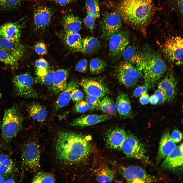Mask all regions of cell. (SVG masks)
<instances>
[{
	"instance_id": "6da1fadb",
	"label": "cell",
	"mask_w": 183,
	"mask_h": 183,
	"mask_svg": "<svg viewBox=\"0 0 183 183\" xmlns=\"http://www.w3.org/2000/svg\"><path fill=\"white\" fill-rule=\"evenodd\" d=\"M55 150L58 158L65 163L83 161L89 155L91 145L86 136L79 133L62 131L57 134Z\"/></svg>"
},
{
	"instance_id": "7a4b0ae2",
	"label": "cell",
	"mask_w": 183,
	"mask_h": 183,
	"mask_svg": "<svg viewBox=\"0 0 183 183\" xmlns=\"http://www.w3.org/2000/svg\"><path fill=\"white\" fill-rule=\"evenodd\" d=\"M118 6L119 11L124 20L134 27L145 26L152 15L151 0H121Z\"/></svg>"
},
{
	"instance_id": "3957f363",
	"label": "cell",
	"mask_w": 183,
	"mask_h": 183,
	"mask_svg": "<svg viewBox=\"0 0 183 183\" xmlns=\"http://www.w3.org/2000/svg\"><path fill=\"white\" fill-rule=\"evenodd\" d=\"M141 53V59L136 67L143 75L145 84L150 87L164 74L166 65L158 53L149 45H144Z\"/></svg>"
},
{
	"instance_id": "277c9868",
	"label": "cell",
	"mask_w": 183,
	"mask_h": 183,
	"mask_svg": "<svg viewBox=\"0 0 183 183\" xmlns=\"http://www.w3.org/2000/svg\"><path fill=\"white\" fill-rule=\"evenodd\" d=\"M23 118L19 110L15 107L6 110L2 125V135L4 140L9 142L17 134L22 126Z\"/></svg>"
},
{
	"instance_id": "5b68a950",
	"label": "cell",
	"mask_w": 183,
	"mask_h": 183,
	"mask_svg": "<svg viewBox=\"0 0 183 183\" xmlns=\"http://www.w3.org/2000/svg\"><path fill=\"white\" fill-rule=\"evenodd\" d=\"M40 153L39 146L35 142L29 141L23 146L21 151V165L26 171L35 172L40 166Z\"/></svg>"
},
{
	"instance_id": "8992f818",
	"label": "cell",
	"mask_w": 183,
	"mask_h": 183,
	"mask_svg": "<svg viewBox=\"0 0 183 183\" xmlns=\"http://www.w3.org/2000/svg\"><path fill=\"white\" fill-rule=\"evenodd\" d=\"M183 51V39L179 36H173L167 39L163 48V52L166 58L177 66L182 65Z\"/></svg>"
},
{
	"instance_id": "52a82bcc",
	"label": "cell",
	"mask_w": 183,
	"mask_h": 183,
	"mask_svg": "<svg viewBox=\"0 0 183 183\" xmlns=\"http://www.w3.org/2000/svg\"><path fill=\"white\" fill-rule=\"evenodd\" d=\"M12 82L14 90L18 96L26 98H37L38 94L33 87L34 81L33 77L27 73L15 76Z\"/></svg>"
},
{
	"instance_id": "ba28073f",
	"label": "cell",
	"mask_w": 183,
	"mask_h": 183,
	"mask_svg": "<svg viewBox=\"0 0 183 183\" xmlns=\"http://www.w3.org/2000/svg\"><path fill=\"white\" fill-rule=\"evenodd\" d=\"M121 150L128 158L142 160L147 159L146 150L144 145L132 134H127Z\"/></svg>"
},
{
	"instance_id": "9c48e42d",
	"label": "cell",
	"mask_w": 183,
	"mask_h": 183,
	"mask_svg": "<svg viewBox=\"0 0 183 183\" xmlns=\"http://www.w3.org/2000/svg\"><path fill=\"white\" fill-rule=\"evenodd\" d=\"M53 14L51 9L44 5L38 4L34 8L33 24L35 30L43 32L50 24Z\"/></svg>"
},
{
	"instance_id": "30bf717a",
	"label": "cell",
	"mask_w": 183,
	"mask_h": 183,
	"mask_svg": "<svg viewBox=\"0 0 183 183\" xmlns=\"http://www.w3.org/2000/svg\"><path fill=\"white\" fill-rule=\"evenodd\" d=\"M109 48L110 55L116 59L120 58L123 52L128 44L129 37L126 32L119 30L110 38Z\"/></svg>"
},
{
	"instance_id": "8fae6325",
	"label": "cell",
	"mask_w": 183,
	"mask_h": 183,
	"mask_svg": "<svg viewBox=\"0 0 183 183\" xmlns=\"http://www.w3.org/2000/svg\"><path fill=\"white\" fill-rule=\"evenodd\" d=\"M121 25V18L118 13L115 12L106 13L101 23V29L103 36L109 40L111 36L120 30Z\"/></svg>"
},
{
	"instance_id": "7c38bea8",
	"label": "cell",
	"mask_w": 183,
	"mask_h": 183,
	"mask_svg": "<svg viewBox=\"0 0 183 183\" xmlns=\"http://www.w3.org/2000/svg\"><path fill=\"white\" fill-rule=\"evenodd\" d=\"M123 175L129 183H149L153 182V178L142 168L131 165L124 168Z\"/></svg>"
},
{
	"instance_id": "4fadbf2b",
	"label": "cell",
	"mask_w": 183,
	"mask_h": 183,
	"mask_svg": "<svg viewBox=\"0 0 183 183\" xmlns=\"http://www.w3.org/2000/svg\"><path fill=\"white\" fill-rule=\"evenodd\" d=\"M87 95L102 98L108 93V88L103 83L97 80L85 78L80 83Z\"/></svg>"
},
{
	"instance_id": "5bb4252c",
	"label": "cell",
	"mask_w": 183,
	"mask_h": 183,
	"mask_svg": "<svg viewBox=\"0 0 183 183\" xmlns=\"http://www.w3.org/2000/svg\"><path fill=\"white\" fill-rule=\"evenodd\" d=\"M183 143L176 146L165 159L161 164L163 169L175 170L183 166Z\"/></svg>"
},
{
	"instance_id": "9a60e30c",
	"label": "cell",
	"mask_w": 183,
	"mask_h": 183,
	"mask_svg": "<svg viewBox=\"0 0 183 183\" xmlns=\"http://www.w3.org/2000/svg\"><path fill=\"white\" fill-rule=\"evenodd\" d=\"M127 133L123 129L116 127L109 130L106 135V144L110 148L121 150V145L125 140Z\"/></svg>"
},
{
	"instance_id": "2e32d148",
	"label": "cell",
	"mask_w": 183,
	"mask_h": 183,
	"mask_svg": "<svg viewBox=\"0 0 183 183\" xmlns=\"http://www.w3.org/2000/svg\"><path fill=\"white\" fill-rule=\"evenodd\" d=\"M0 48L6 51L19 61L24 55L26 48L20 42L9 41L0 36Z\"/></svg>"
},
{
	"instance_id": "e0dca14e",
	"label": "cell",
	"mask_w": 183,
	"mask_h": 183,
	"mask_svg": "<svg viewBox=\"0 0 183 183\" xmlns=\"http://www.w3.org/2000/svg\"><path fill=\"white\" fill-rule=\"evenodd\" d=\"M177 84V79L171 73L167 74L159 83L158 88L164 94L166 101L170 102L174 98L176 92Z\"/></svg>"
},
{
	"instance_id": "ac0fdd59",
	"label": "cell",
	"mask_w": 183,
	"mask_h": 183,
	"mask_svg": "<svg viewBox=\"0 0 183 183\" xmlns=\"http://www.w3.org/2000/svg\"><path fill=\"white\" fill-rule=\"evenodd\" d=\"M111 116L106 114H91L81 116L74 120L71 124L73 126L84 127L96 124L110 119Z\"/></svg>"
},
{
	"instance_id": "d6986e66",
	"label": "cell",
	"mask_w": 183,
	"mask_h": 183,
	"mask_svg": "<svg viewBox=\"0 0 183 183\" xmlns=\"http://www.w3.org/2000/svg\"><path fill=\"white\" fill-rule=\"evenodd\" d=\"M21 26L17 23L10 22L0 26V36L14 42H19Z\"/></svg>"
},
{
	"instance_id": "ffe728a7",
	"label": "cell",
	"mask_w": 183,
	"mask_h": 183,
	"mask_svg": "<svg viewBox=\"0 0 183 183\" xmlns=\"http://www.w3.org/2000/svg\"><path fill=\"white\" fill-rule=\"evenodd\" d=\"M116 104L120 118H131L133 116L130 101L128 95L119 92L116 99Z\"/></svg>"
},
{
	"instance_id": "44dd1931",
	"label": "cell",
	"mask_w": 183,
	"mask_h": 183,
	"mask_svg": "<svg viewBox=\"0 0 183 183\" xmlns=\"http://www.w3.org/2000/svg\"><path fill=\"white\" fill-rule=\"evenodd\" d=\"M176 147L175 143L172 140L169 132H165L162 136L157 157L158 162L165 158Z\"/></svg>"
},
{
	"instance_id": "7402d4cb",
	"label": "cell",
	"mask_w": 183,
	"mask_h": 183,
	"mask_svg": "<svg viewBox=\"0 0 183 183\" xmlns=\"http://www.w3.org/2000/svg\"><path fill=\"white\" fill-rule=\"evenodd\" d=\"M78 86V83L75 80H71L67 83L66 88L62 92L56 102L55 106V111H57L68 104L72 92Z\"/></svg>"
},
{
	"instance_id": "603a6c76",
	"label": "cell",
	"mask_w": 183,
	"mask_h": 183,
	"mask_svg": "<svg viewBox=\"0 0 183 183\" xmlns=\"http://www.w3.org/2000/svg\"><path fill=\"white\" fill-rule=\"evenodd\" d=\"M68 72L64 69H60L54 71L53 81L51 86L53 93L58 94L62 92L66 88Z\"/></svg>"
},
{
	"instance_id": "cb8c5ba5",
	"label": "cell",
	"mask_w": 183,
	"mask_h": 183,
	"mask_svg": "<svg viewBox=\"0 0 183 183\" xmlns=\"http://www.w3.org/2000/svg\"><path fill=\"white\" fill-rule=\"evenodd\" d=\"M62 23L65 32H78L81 27L82 22L80 19L72 13L65 14Z\"/></svg>"
},
{
	"instance_id": "d4e9b609",
	"label": "cell",
	"mask_w": 183,
	"mask_h": 183,
	"mask_svg": "<svg viewBox=\"0 0 183 183\" xmlns=\"http://www.w3.org/2000/svg\"><path fill=\"white\" fill-rule=\"evenodd\" d=\"M64 39L70 50L73 52H80L82 47V38L78 32H65Z\"/></svg>"
},
{
	"instance_id": "484cf974",
	"label": "cell",
	"mask_w": 183,
	"mask_h": 183,
	"mask_svg": "<svg viewBox=\"0 0 183 183\" xmlns=\"http://www.w3.org/2000/svg\"><path fill=\"white\" fill-rule=\"evenodd\" d=\"M27 110L30 116L34 120L42 122L46 119L47 112L45 108L38 103L34 102L27 106Z\"/></svg>"
},
{
	"instance_id": "4316f807",
	"label": "cell",
	"mask_w": 183,
	"mask_h": 183,
	"mask_svg": "<svg viewBox=\"0 0 183 183\" xmlns=\"http://www.w3.org/2000/svg\"><path fill=\"white\" fill-rule=\"evenodd\" d=\"M121 56L125 61L136 67L140 63L142 58L141 51H138L134 47L128 45L122 52Z\"/></svg>"
},
{
	"instance_id": "83f0119b",
	"label": "cell",
	"mask_w": 183,
	"mask_h": 183,
	"mask_svg": "<svg viewBox=\"0 0 183 183\" xmlns=\"http://www.w3.org/2000/svg\"><path fill=\"white\" fill-rule=\"evenodd\" d=\"M82 45L80 52L84 54H90L95 52L99 49L100 43L96 38L87 36L82 38Z\"/></svg>"
},
{
	"instance_id": "f1b7e54d",
	"label": "cell",
	"mask_w": 183,
	"mask_h": 183,
	"mask_svg": "<svg viewBox=\"0 0 183 183\" xmlns=\"http://www.w3.org/2000/svg\"><path fill=\"white\" fill-rule=\"evenodd\" d=\"M103 98L98 108L106 114L111 116H116L117 111L115 103L108 96H105Z\"/></svg>"
},
{
	"instance_id": "f546056e",
	"label": "cell",
	"mask_w": 183,
	"mask_h": 183,
	"mask_svg": "<svg viewBox=\"0 0 183 183\" xmlns=\"http://www.w3.org/2000/svg\"><path fill=\"white\" fill-rule=\"evenodd\" d=\"M14 167V163L10 157L0 153V175L4 176L11 173Z\"/></svg>"
},
{
	"instance_id": "4dcf8cb0",
	"label": "cell",
	"mask_w": 183,
	"mask_h": 183,
	"mask_svg": "<svg viewBox=\"0 0 183 183\" xmlns=\"http://www.w3.org/2000/svg\"><path fill=\"white\" fill-rule=\"evenodd\" d=\"M116 73L119 81L126 87H133L137 84L138 80L128 75L119 66L117 69Z\"/></svg>"
},
{
	"instance_id": "1f68e13d",
	"label": "cell",
	"mask_w": 183,
	"mask_h": 183,
	"mask_svg": "<svg viewBox=\"0 0 183 183\" xmlns=\"http://www.w3.org/2000/svg\"><path fill=\"white\" fill-rule=\"evenodd\" d=\"M114 177L113 171L107 167H101L96 172V180L99 183L111 182Z\"/></svg>"
},
{
	"instance_id": "d6a6232c",
	"label": "cell",
	"mask_w": 183,
	"mask_h": 183,
	"mask_svg": "<svg viewBox=\"0 0 183 183\" xmlns=\"http://www.w3.org/2000/svg\"><path fill=\"white\" fill-rule=\"evenodd\" d=\"M107 66L105 62L98 58L92 59L89 64V70L92 74H97L103 72Z\"/></svg>"
},
{
	"instance_id": "836d02e7",
	"label": "cell",
	"mask_w": 183,
	"mask_h": 183,
	"mask_svg": "<svg viewBox=\"0 0 183 183\" xmlns=\"http://www.w3.org/2000/svg\"><path fill=\"white\" fill-rule=\"evenodd\" d=\"M119 66L128 75L137 80L142 76V74L141 71L128 62L125 61L121 63Z\"/></svg>"
},
{
	"instance_id": "e575fe53",
	"label": "cell",
	"mask_w": 183,
	"mask_h": 183,
	"mask_svg": "<svg viewBox=\"0 0 183 183\" xmlns=\"http://www.w3.org/2000/svg\"><path fill=\"white\" fill-rule=\"evenodd\" d=\"M0 62L12 67H16L18 61L13 56L0 48Z\"/></svg>"
},
{
	"instance_id": "d590c367",
	"label": "cell",
	"mask_w": 183,
	"mask_h": 183,
	"mask_svg": "<svg viewBox=\"0 0 183 183\" xmlns=\"http://www.w3.org/2000/svg\"><path fill=\"white\" fill-rule=\"evenodd\" d=\"M86 8L87 14L94 16L96 18L100 16V9L98 0H86Z\"/></svg>"
},
{
	"instance_id": "8d00e7d4",
	"label": "cell",
	"mask_w": 183,
	"mask_h": 183,
	"mask_svg": "<svg viewBox=\"0 0 183 183\" xmlns=\"http://www.w3.org/2000/svg\"><path fill=\"white\" fill-rule=\"evenodd\" d=\"M55 181L54 178L51 174L43 172H39L35 176L32 182L54 183Z\"/></svg>"
},
{
	"instance_id": "74e56055",
	"label": "cell",
	"mask_w": 183,
	"mask_h": 183,
	"mask_svg": "<svg viewBox=\"0 0 183 183\" xmlns=\"http://www.w3.org/2000/svg\"><path fill=\"white\" fill-rule=\"evenodd\" d=\"M22 0H0V10H13L20 5Z\"/></svg>"
},
{
	"instance_id": "f35d334b",
	"label": "cell",
	"mask_w": 183,
	"mask_h": 183,
	"mask_svg": "<svg viewBox=\"0 0 183 183\" xmlns=\"http://www.w3.org/2000/svg\"><path fill=\"white\" fill-rule=\"evenodd\" d=\"M54 71L53 69H49L45 74L37 79V81L41 84L51 87L53 82Z\"/></svg>"
},
{
	"instance_id": "ab89813d",
	"label": "cell",
	"mask_w": 183,
	"mask_h": 183,
	"mask_svg": "<svg viewBox=\"0 0 183 183\" xmlns=\"http://www.w3.org/2000/svg\"><path fill=\"white\" fill-rule=\"evenodd\" d=\"M100 101V98L95 96L87 95L86 97V101L89 109L91 110H94L98 108Z\"/></svg>"
},
{
	"instance_id": "60d3db41",
	"label": "cell",
	"mask_w": 183,
	"mask_h": 183,
	"mask_svg": "<svg viewBox=\"0 0 183 183\" xmlns=\"http://www.w3.org/2000/svg\"><path fill=\"white\" fill-rule=\"evenodd\" d=\"M74 108L75 111L79 113H84L89 109L86 102L82 100L76 102L74 106Z\"/></svg>"
},
{
	"instance_id": "b9f144b4",
	"label": "cell",
	"mask_w": 183,
	"mask_h": 183,
	"mask_svg": "<svg viewBox=\"0 0 183 183\" xmlns=\"http://www.w3.org/2000/svg\"><path fill=\"white\" fill-rule=\"evenodd\" d=\"M96 18L94 16L87 14L84 19V23L90 30H93L95 26V21Z\"/></svg>"
},
{
	"instance_id": "7bdbcfd3",
	"label": "cell",
	"mask_w": 183,
	"mask_h": 183,
	"mask_svg": "<svg viewBox=\"0 0 183 183\" xmlns=\"http://www.w3.org/2000/svg\"><path fill=\"white\" fill-rule=\"evenodd\" d=\"M34 50L35 52L39 55H45L47 52L45 45L42 41L38 42L36 44L34 47Z\"/></svg>"
},
{
	"instance_id": "ee69618b",
	"label": "cell",
	"mask_w": 183,
	"mask_h": 183,
	"mask_svg": "<svg viewBox=\"0 0 183 183\" xmlns=\"http://www.w3.org/2000/svg\"><path fill=\"white\" fill-rule=\"evenodd\" d=\"M87 61L86 59L81 60L77 63L75 66V70L80 72H86L87 70Z\"/></svg>"
},
{
	"instance_id": "f6af8a7d",
	"label": "cell",
	"mask_w": 183,
	"mask_h": 183,
	"mask_svg": "<svg viewBox=\"0 0 183 183\" xmlns=\"http://www.w3.org/2000/svg\"><path fill=\"white\" fill-rule=\"evenodd\" d=\"M84 96L83 93L79 89L76 88L72 92L71 99L73 102H78L82 100Z\"/></svg>"
},
{
	"instance_id": "bcb514c9",
	"label": "cell",
	"mask_w": 183,
	"mask_h": 183,
	"mask_svg": "<svg viewBox=\"0 0 183 183\" xmlns=\"http://www.w3.org/2000/svg\"><path fill=\"white\" fill-rule=\"evenodd\" d=\"M171 137L172 140L174 142L178 143L182 139V135L179 130L176 129L172 132Z\"/></svg>"
},
{
	"instance_id": "7dc6e473",
	"label": "cell",
	"mask_w": 183,
	"mask_h": 183,
	"mask_svg": "<svg viewBox=\"0 0 183 183\" xmlns=\"http://www.w3.org/2000/svg\"><path fill=\"white\" fill-rule=\"evenodd\" d=\"M35 65L36 68L48 69L49 68L47 62L43 58L37 60L35 62Z\"/></svg>"
},
{
	"instance_id": "c3c4849f",
	"label": "cell",
	"mask_w": 183,
	"mask_h": 183,
	"mask_svg": "<svg viewBox=\"0 0 183 183\" xmlns=\"http://www.w3.org/2000/svg\"><path fill=\"white\" fill-rule=\"evenodd\" d=\"M158 98V104H161L166 101V99L164 94L161 90L158 89L156 90L154 94Z\"/></svg>"
},
{
	"instance_id": "681fc988",
	"label": "cell",
	"mask_w": 183,
	"mask_h": 183,
	"mask_svg": "<svg viewBox=\"0 0 183 183\" xmlns=\"http://www.w3.org/2000/svg\"><path fill=\"white\" fill-rule=\"evenodd\" d=\"M148 88V86L145 84L137 87L133 92V96L135 97L140 96L144 92L147 91Z\"/></svg>"
},
{
	"instance_id": "f907efd6",
	"label": "cell",
	"mask_w": 183,
	"mask_h": 183,
	"mask_svg": "<svg viewBox=\"0 0 183 183\" xmlns=\"http://www.w3.org/2000/svg\"><path fill=\"white\" fill-rule=\"evenodd\" d=\"M149 97L147 93V91L143 93L139 98V101L141 104L145 105L149 102Z\"/></svg>"
},
{
	"instance_id": "816d5d0a",
	"label": "cell",
	"mask_w": 183,
	"mask_h": 183,
	"mask_svg": "<svg viewBox=\"0 0 183 183\" xmlns=\"http://www.w3.org/2000/svg\"><path fill=\"white\" fill-rule=\"evenodd\" d=\"M57 4L62 6L68 5L74 2L75 0H53Z\"/></svg>"
},
{
	"instance_id": "f5cc1de1",
	"label": "cell",
	"mask_w": 183,
	"mask_h": 183,
	"mask_svg": "<svg viewBox=\"0 0 183 183\" xmlns=\"http://www.w3.org/2000/svg\"><path fill=\"white\" fill-rule=\"evenodd\" d=\"M158 98L154 94L152 95L149 99V102L152 105H155L158 103Z\"/></svg>"
},
{
	"instance_id": "db71d44e",
	"label": "cell",
	"mask_w": 183,
	"mask_h": 183,
	"mask_svg": "<svg viewBox=\"0 0 183 183\" xmlns=\"http://www.w3.org/2000/svg\"><path fill=\"white\" fill-rule=\"evenodd\" d=\"M178 6L181 12H182L183 11V0H178Z\"/></svg>"
},
{
	"instance_id": "11a10c76",
	"label": "cell",
	"mask_w": 183,
	"mask_h": 183,
	"mask_svg": "<svg viewBox=\"0 0 183 183\" xmlns=\"http://www.w3.org/2000/svg\"><path fill=\"white\" fill-rule=\"evenodd\" d=\"M3 176L0 175V183L5 182V180Z\"/></svg>"
},
{
	"instance_id": "9f6ffc18",
	"label": "cell",
	"mask_w": 183,
	"mask_h": 183,
	"mask_svg": "<svg viewBox=\"0 0 183 183\" xmlns=\"http://www.w3.org/2000/svg\"><path fill=\"white\" fill-rule=\"evenodd\" d=\"M13 180L11 179H8L6 180H5V182H14Z\"/></svg>"
}]
</instances>
